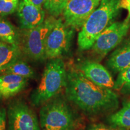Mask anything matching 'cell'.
<instances>
[{
	"instance_id": "ac0fdd59",
	"label": "cell",
	"mask_w": 130,
	"mask_h": 130,
	"mask_svg": "<svg viewBox=\"0 0 130 130\" xmlns=\"http://www.w3.org/2000/svg\"><path fill=\"white\" fill-rule=\"evenodd\" d=\"M113 89L122 95H130V68L119 73Z\"/></svg>"
},
{
	"instance_id": "8fae6325",
	"label": "cell",
	"mask_w": 130,
	"mask_h": 130,
	"mask_svg": "<svg viewBox=\"0 0 130 130\" xmlns=\"http://www.w3.org/2000/svg\"><path fill=\"white\" fill-rule=\"evenodd\" d=\"M16 10L21 27L24 30L35 28L45 21V12L42 7L35 6L28 0L19 1Z\"/></svg>"
},
{
	"instance_id": "ba28073f",
	"label": "cell",
	"mask_w": 130,
	"mask_h": 130,
	"mask_svg": "<svg viewBox=\"0 0 130 130\" xmlns=\"http://www.w3.org/2000/svg\"><path fill=\"white\" fill-rule=\"evenodd\" d=\"M7 130H40L36 113L25 102L16 100L7 110Z\"/></svg>"
},
{
	"instance_id": "7c38bea8",
	"label": "cell",
	"mask_w": 130,
	"mask_h": 130,
	"mask_svg": "<svg viewBox=\"0 0 130 130\" xmlns=\"http://www.w3.org/2000/svg\"><path fill=\"white\" fill-rule=\"evenodd\" d=\"M28 78L15 74L0 75V99L6 100L14 96L25 88Z\"/></svg>"
},
{
	"instance_id": "52a82bcc",
	"label": "cell",
	"mask_w": 130,
	"mask_h": 130,
	"mask_svg": "<svg viewBox=\"0 0 130 130\" xmlns=\"http://www.w3.org/2000/svg\"><path fill=\"white\" fill-rule=\"evenodd\" d=\"M130 29V19L115 22L99 36L91 50L92 54L100 61L108 53L118 46Z\"/></svg>"
},
{
	"instance_id": "cb8c5ba5",
	"label": "cell",
	"mask_w": 130,
	"mask_h": 130,
	"mask_svg": "<svg viewBox=\"0 0 130 130\" xmlns=\"http://www.w3.org/2000/svg\"><path fill=\"white\" fill-rule=\"evenodd\" d=\"M28 1L35 6H38V7H42V5L44 4L45 0H28Z\"/></svg>"
},
{
	"instance_id": "277c9868",
	"label": "cell",
	"mask_w": 130,
	"mask_h": 130,
	"mask_svg": "<svg viewBox=\"0 0 130 130\" xmlns=\"http://www.w3.org/2000/svg\"><path fill=\"white\" fill-rule=\"evenodd\" d=\"M67 71L61 58L50 59L45 66L37 87L32 92L30 100L35 106H39L60 93L65 88Z\"/></svg>"
},
{
	"instance_id": "3957f363",
	"label": "cell",
	"mask_w": 130,
	"mask_h": 130,
	"mask_svg": "<svg viewBox=\"0 0 130 130\" xmlns=\"http://www.w3.org/2000/svg\"><path fill=\"white\" fill-rule=\"evenodd\" d=\"M39 118L42 130H78L82 125L80 118L61 96L43 104Z\"/></svg>"
},
{
	"instance_id": "9c48e42d",
	"label": "cell",
	"mask_w": 130,
	"mask_h": 130,
	"mask_svg": "<svg viewBox=\"0 0 130 130\" xmlns=\"http://www.w3.org/2000/svg\"><path fill=\"white\" fill-rule=\"evenodd\" d=\"M101 0H68L63 10L65 23L75 30H79Z\"/></svg>"
},
{
	"instance_id": "603a6c76",
	"label": "cell",
	"mask_w": 130,
	"mask_h": 130,
	"mask_svg": "<svg viewBox=\"0 0 130 130\" xmlns=\"http://www.w3.org/2000/svg\"><path fill=\"white\" fill-rule=\"evenodd\" d=\"M119 7L121 9L127 10L128 16L126 18L130 19V0H121Z\"/></svg>"
},
{
	"instance_id": "44dd1931",
	"label": "cell",
	"mask_w": 130,
	"mask_h": 130,
	"mask_svg": "<svg viewBox=\"0 0 130 130\" xmlns=\"http://www.w3.org/2000/svg\"><path fill=\"white\" fill-rule=\"evenodd\" d=\"M86 130H121L111 125H106L102 123H93L89 125Z\"/></svg>"
},
{
	"instance_id": "9a60e30c",
	"label": "cell",
	"mask_w": 130,
	"mask_h": 130,
	"mask_svg": "<svg viewBox=\"0 0 130 130\" xmlns=\"http://www.w3.org/2000/svg\"><path fill=\"white\" fill-rule=\"evenodd\" d=\"M107 121L109 125L119 129H130V101L123 104L119 111L110 114Z\"/></svg>"
},
{
	"instance_id": "5b68a950",
	"label": "cell",
	"mask_w": 130,
	"mask_h": 130,
	"mask_svg": "<svg viewBox=\"0 0 130 130\" xmlns=\"http://www.w3.org/2000/svg\"><path fill=\"white\" fill-rule=\"evenodd\" d=\"M56 20V18L51 16L35 28L25 30L22 43L24 53L28 57L35 61L46 59L45 45L47 37Z\"/></svg>"
},
{
	"instance_id": "d6986e66",
	"label": "cell",
	"mask_w": 130,
	"mask_h": 130,
	"mask_svg": "<svg viewBox=\"0 0 130 130\" xmlns=\"http://www.w3.org/2000/svg\"><path fill=\"white\" fill-rule=\"evenodd\" d=\"M68 0H45L43 7L54 18L63 13Z\"/></svg>"
},
{
	"instance_id": "4fadbf2b",
	"label": "cell",
	"mask_w": 130,
	"mask_h": 130,
	"mask_svg": "<svg viewBox=\"0 0 130 130\" xmlns=\"http://www.w3.org/2000/svg\"><path fill=\"white\" fill-rule=\"evenodd\" d=\"M107 65L113 72L118 74L130 68V39L111 53Z\"/></svg>"
},
{
	"instance_id": "30bf717a",
	"label": "cell",
	"mask_w": 130,
	"mask_h": 130,
	"mask_svg": "<svg viewBox=\"0 0 130 130\" xmlns=\"http://www.w3.org/2000/svg\"><path fill=\"white\" fill-rule=\"evenodd\" d=\"M75 69L94 84L105 88L113 89L115 81L111 74L106 68L97 61L84 60L76 64Z\"/></svg>"
},
{
	"instance_id": "7a4b0ae2",
	"label": "cell",
	"mask_w": 130,
	"mask_h": 130,
	"mask_svg": "<svg viewBox=\"0 0 130 130\" xmlns=\"http://www.w3.org/2000/svg\"><path fill=\"white\" fill-rule=\"evenodd\" d=\"M121 0H101L98 7L81 27L78 36L80 51L90 50L101 34L113 22L120 13Z\"/></svg>"
},
{
	"instance_id": "6da1fadb",
	"label": "cell",
	"mask_w": 130,
	"mask_h": 130,
	"mask_svg": "<svg viewBox=\"0 0 130 130\" xmlns=\"http://www.w3.org/2000/svg\"><path fill=\"white\" fill-rule=\"evenodd\" d=\"M65 94L68 100L91 118L110 115L119 106V96L113 89L94 84L75 68L67 72Z\"/></svg>"
},
{
	"instance_id": "ffe728a7",
	"label": "cell",
	"mask_w": 130,
	"mask_h": 130,
	"mask_svg": "<svg viewBox=\"0 0 130 130\" xmlns=\"http://www.w3.org/2000/svg\"><path fill=\"white\" fill-rule=\"evenodd\" d=\"M19 0H0V14L6 16L17 10Z\"/></svg>"
},
{
	"instance_id": "5bb4252c",
	"label": "cell",
	"mask_w": 130,
	"mask_h": 130,
	"mask_svg": "<svg viewBox=\"0 0 130 130\" xmlns=\"http://www.w3.org/2000/svg\"><path fill=\"white\" fill-rule=\"evenodd\" d=\"M21 51L19 46L9 44L0 40V71L19 59Z\"/></svg>"
},
{
	"instance_id": "e0dca14e",
	"label": "cell",
	"mask_w": 130,
	"mask_h": 130,
	"mask_svg": "<svg viewBox=\"0 0 130 130\" xmlns=\"http://www.w3.org/2000/svg\"><path fill=\"white\" fill-rule=\"evenodd\" d=\"M1 72L3 74H15L27 78H34L36 77L34 69L25 61L19 59Z\"/></svg>"
},
{
	"instance_id": "7402d4cb",
	"label": "cell",
	"mask_w": 130,
	"mask_h": 130,
	"mask_svg": "<svg viewBox=\"0 0 130 130\" xmlns=\"http://www.w3.org/2000/svg\"><path fill=\"white\" fill-rule=\"evenodd\" d=\"M7 110L0 105V130H6L7 127Z\"/></svg>"
},
{
	"instance_id": "8992f818",
	"label": "cell",
	"mask_w": 130,
	"mask_h": 130,
	"mask_svg": "<svg viewBox=\"0 0 130 130\" xmlns=\"http://www.w3.org/2000/svg\"><path fill=\"white\" fill-rule=\"evenodd\" d=\"M72 27L68 25L62 19H56L47 37L45 45V58H60L71 48L74 35Z\"/></svg>"
},
{
	"instance_id": "2e32d148",
	"label": "cell",
	"mask_w": 130,
	"mask_h": 130,
	"mask_svg": "<svg viewBox=\"0 0 130 130\" xmlns=\"http://www.w3.org/2000/svg\"><path fill=\"white\" fill-rule=\"evenodd\" d=\"M0 40L18 46L21 43V35L18 30L10 22L4 19H0Z\"/></svg>"
}]
</instances>
